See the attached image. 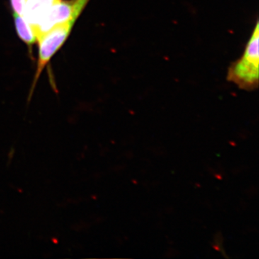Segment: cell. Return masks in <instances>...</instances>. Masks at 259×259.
<instances>
[{
  "mask_svg": "<svg viewBox=\"0 0 259 259\" xmlns=\"http://www.w3.org/2000/svg\"><path fill=\"white\" fill-rule=\"evenodd\" d=\"M227 79L241 90L253 91L259 83V23L257 20L241 58L230 65Z\"/></svg>",
  "mask_w": 259,
  "mask_h": 259,
  "instance_id": "cell-1",
  "label": "cell"
},
{
  "mask_svg": "<svg viewBox=\"0 0 259 259\" xmlns=\"http://www.w3.org/2000/svg\"><path fill=\"white\" fill-rule=\"evenodd\" d=\"M74 26V24L69 22L56 25L45 33L42 34L37 39L38 56H37L36 71H35V77H34L30 95H29L28 102L31 99L34 89L42 71L51 59L66 41Z\"/></svg>",
  "mask_w": 259,
  "mask_h": 259,
  "instance_id": "cell-2",
  "label": "cell"
},
{
  "mask_svg": "<svg viewBox=\"0 0 259 259\" xmlns=\"http://www.w3.org/2000/svg\"><path fill=\"white\" fill-rule=\"evenodd\" d=\"M90 0H61L49 10L40 23L34 28L37 39L53 27L60 24L76 23Z\"/></svg>",
  "mask_w": 259,
  "mask_h": 259,
  "instance_id": "cell-3",
  "label": "cell"
},
{
  "mask_svg": "<svg viewBox=\"0 0 259 259\" xmlns=\"http://www.w3.org/2000/svg\"><path fill=\"white\" fill-rule=\"evenodd\" d=\"M61 0H27L23 16L32 28L40 23L49 10Z\"/></svg>",
  "mask_w": 259,
  "mask_h": 259,
  "instance_id": "cell-4",
  "label": "cell"
},
{
  "mask_svg": "<svg viewBox=\"0 0 259 259\" xmlns=\"http://www.w3.org/2000/svg\"><path fill=\"white\" fill-rule=\"evenodd\" d=\"M13 18H14L15 30L18 37L28 47L32 48V46L37 42V35L35 30L32 28V25L24 18L23 15L13 13Z\"/></svg>",
  "mask_w": 259,
  "mask_h": 259,
  "instance_id": "cell-5",
  "label": "cell"
},
{
  "mask_svg": "<svg viewBox=\"0 0 259 259\" xmlns=\"http://www.w3.org/2000/svg\"><path fill=\"white\" fill-rule=\"evenodd\" d=\"M27 0H10V5L13 13L23 15Z\"/></svg>",
  "mask_w": 259,
  "mask_h": 259,
  "instance_id": "cell-6",
  "label": "cell"
},
{
  "mask_svg": "<svg viewBox=\"0 0 259 259\" xmlns=\"http://www.w3.org/2000/svg\"><path fill=\"white\" fill-rule=\"evenodd\" d=\"M15 153V150L11 149V151H10V154H9V161H11V158H13V155H14Z\"/></svg>",
  "mask_w": 259,
  "mask_h": 259,
  "instance_id": "cell-7",
  "label": "cell"
}]
</instances>
